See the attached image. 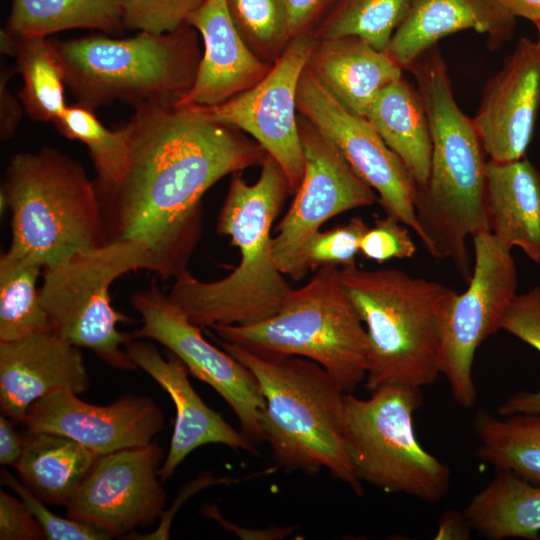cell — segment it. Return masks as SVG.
<instances>
[{
	"label": "cell",
	"mask_w": 540,
	"mask_h": 540,
	"mask_svg": "<svg viewBox=\"0 0 540 540\" xmlns=\"http://www.w3.org/2000/svg\"><path fill=\"white\" fill-rule=\"evenodd\" d=\"M124 129L126 167L117 182L96 187L108 242L144 245L159 277L175 278L199 238L205 192L228 174L261 165L267 153L239 129L175 104L135 108Z\"/></svg>",
	"instance_id": "1"
},
{
	"label": "cell",
	"mask_w": 540,
	"mask_h": 540,
	"mask_svg": "<svg viewBox=\"0 0 540 540\" xmlns=\"http://www.w3.org/2000/svg\"><path fill=\"white\" fill-rule=\"evenodd\" d=\"M431 129L426 185L417 190L420 240L429 254L448 260L465 282L472 268L467 238L490 232L486 209L487 155L474 124L458 106L438 46L410 67Z\"/></svg>",
	"instance_id": "2"
},
{
	"label": "cell",
	"mask_w": 540,
	"mask_h": 540,
	"mask_svg": "<svg viewBox=\"0 0 540 540\" xmlns=\"http://www.w3.org/2000/svg\"><path fill=\"white\" fill-rule=\"evenodd\" d=\"M291 194L279 164L268 154L258 180L250 185L234 173L217 221L241 254L226 277L204 282L187 269L174 278L169 299L202 328L249 325L275 315L293 290L275 264L271 228Z\"/></svg>",
	"instance_id": "3"
},
{
	"label": "cell",
	"mask_w": 540,
	"mask_h": 540,
	"mask_svg": "<svg viewBox=\"0 0 540 540\" xmlns=\"http://www.w3.org/2000/svg\"><path fill=\"white\" fill-rule=\"evenodd\" d=\"M212 336L256 378L265 400L259 421L277 465L309 475L326 469L361 496L344 443L346 393L331 375L307 358L255 351Z\"/></svg>",
	"instance_id": "4"
},
{
	"label": "cell",
	"mask_w": 540,
	"mask_h": 540,
	"mask_svg": "<svg viewBox=\"0 0 540 540\" xmlns=\"http://www.w3.org/2000/svg\"><path fill=\"white\" fill-rule=\"evenodd\" d=\"M0 198L11 212V256L45 269L108 243L95 182L55 148L14 155Z\"/></svg>",
	"instance_id": "5"
},
{
	"label": "cell",
	"mask_w": 540,
	"mask_h": 540,
	"mask_svg": "<svg viewBox=\"0 0 540 540\" xmlns=\"http://www.w3.org/2000/svg\"><path fill=\"white\" fill-rule=\"evenodd\" d=\"M341 282L368 336L366 389L435 382L440 319L457 292L397 268L367 270L356 264L341 268Z\"/></svg>",
	"instance_id": "6"
},
{
	"label": "cell",
	"mask_w": 540,
	"mask_h": 540,
	"mask_svg": "<svg viewBox=\"0 0 540 540\" xmlns=\"http://www.w3.org/2000/svg\"><path fill=\"white\" fill-rule=\"evenodd\" d=\"M199 33L185 25L165 34L125 39L89 36L54 40L65 85L91 110L114 101L138 108L176 104L192 87L202 52Z\"/></svg>",
	"instance_id": "7"
},
{
	"label": "cell",
	"mask_w": 540,
	"mask_h": 540,
	"mask_svg": "<svg viewBox=\"0 0 540 540\" xmlns=\"http://www.w3.org/2000/svg\"><path fill=\"white\" fill-rule=\"evenodd\" d=\"M209 329L216 338L251 350L312 360L345 393H353L367 374L366 328L343 288L341 267L336 265L318 268L304 286L293 288L272 317Z\"/></svg>",
	"instance_id": "8"
},
{
	"label": "cell",
	"mask_w": 540,
	"mask_h": 540,
	"mask_svg": "<svg viewBox=\"0 0 540 540\" xmlns=\"http://www.w3.org/2000/svg\"><path fill=\"white\" fill-rule=\"evenodd\" d=\"M420 387L383 385L368 399L345 394L343 435L357 479L384 492L437 502L450 487L449 467L426 451L413 427Z\"/></svg>",
	"instance_id": "9"
},
{
	"label": "cell",
	"mask_w": 540,
	"mask_h": 540,
	"mask_svg": "<svg viewBox=\"0 0 540 540\" xmlns=\"http://www.w3.org/2000/svg\"><path fill=\"white\" fill-rule=\"evenodd\" d=\"M142 269L159 276L153 254L130 240L111 241L45 268L40 300L52 331L77 347L93 350L113 368L136 370L125 350L133 337L117 327L131 319L112 306L109 290L122 275Z\"/></svg>",
	"instance_id": "10"
},
{
	"label": "cell",
	"mask_w": 540,
	"mask_h": 540,
	"mask_svg": "<svg viewBox=\"0 0 540 540\" xmlns=\"http://www.w3.org/2000/svg\"><path fill=\"white\" fill-rule=\"evenodd\" d=\"M472 238L474 262L468 287L453 296L440 319L439 371L447 379L454 401L463 408L472 407L477 399L472 375L476 350L501 329L518 295L511 251L490 232Z\"/></svg>",
	"instance_id": "11"
},
{
	"label": "cell",
	"mask_w": 540,
	"mask_h": 540,
	"mask_svg": "<svg viewBox=\"0 0 540 540\" xmlns=\"http://www.w3.org/2000/svg\"><path fill=\"white\" fill-rule=\"evenodd\" d=\"M304 173L294 200L276 227L272 253L278 269L293 281L307 273L306 248L320 227L343 212L373 205L376 192L337 148L298 114Z\"/></svg>",
	"instance_id": "12"
},
{
	"label": "cell",
	"mask_w": 540,
	"mask_h": 540,
	"mask_svg": "<svg viewBox=\"0 0 540 540\" xmlns=\"http://www.w3.org/2000/svg\"><path fill=\"white\" fill-rule=\"evenodd\" d=\"M297 111L340 152L377 194L386 215L420 238L415 212L417 186L401 159L366 118L342 105L305 66L297 87Z\"/></svg>",
	"instance_id": "13"
},
{
	"label": "cell",
	"mask_w": 540,
	"mask_h": 540,
	"mask_svg": "<svg viewBox=\"0 0 540 540\" xmlns=\"http://www.w3.org/2000/svg\"><path fill=\"white\" fill-rule=\"evenodd\" d=\"M142 327L131 333L165 346L199 380L212 387L230 406L240 431L255 445L265 441L259 421L265 400L252 372L222 348L207 341L201 328L152 283L131 295Z\"/></svg>",
	"instance_id": "14"
},
{
	"label": "cell",
	"mask_w": 540,
	"mask_h": 540,
	"mask_svg": "<svg viewBox=\"0 0 540 540\" xmlns=\"http://www.w3.org/2000/svg\"><path fill=\"white\" fill-rule=\"evenodd\" d=\"M314 44L312 36L292 39L258 84L224 103L183 106L251 136L279 164L291 194L297 191L304 173L297 87Z\"/></svg>",
	"instance_id": "15"
},
{
	"label": "cell",
	"mask_w": 540,
	"mask_h": 540,
	"mask_svg": "<svg viewBox=\"0 0 540 540\" xmlns=\"http://www.w3.org/2000/svg\"><path fill=\"white\" fill-rule=\"evenodd\" d=\"M163 449L158 441L100 455L70 502L67 517L90 524L110 538H125L162 516L166 493L160 484Z\"/></svg>",
	"instance_id": "16"
},
{
	"label": "cell",
	"mask_w": 540,
	"mask_h": 540,
	"mask_svg": "<svg viewBox=\"0 0 540 540\" xmlns=\"http://www.w3.org/2000/svg\"><path fill=\"white\" fill-rule=\"evenodd\" d=\"M23 424L27 432L62 435L100 456L150 444L165 417L148 396L127 393L109 405H94L70 389H56L29 407Z\"/></svg>",
	"instance_id": "17"
},
{
	"label": "cell",
	"mask_w": 540,
	"mask_h": 540,
	"mask_svg": "<svg viewBox=\"0 0 540 540\" xmlns=\"http://www.w3.org/2000/svg\"><path fill=\"white\" fill-rule=\"evenodd\" d=\"M540 108V50L521 38L502 68L486 83L473 118L489 160L525 157Z\"/></svg>",
	"instance_id": "18"
},
{
	"label": "cell",
	"mask_w": 540,
	"mask_h": 540,
	"mask_svg": "<svg viewBox=\"0 0 540 540\" xmlns=\"http://www.w3.org/2000/svg\"><path fill=\"white\" fill-rule=\"evenodd\" d=\"M125 350L136 366L167 392L175 405L174 430L159 469L161 482L167 481L192 451L205 444H222L257 453L255 444L202 400L189 381L186 365L175 354L168 351L163 357L151 340L135 338L125 345Z\"/></svg>",
	"instance_id": "19"
},
{
	"label": "cell",
	"mask_w": 540,
	"mask_h": 540,
	"mask_svg": "<svg viewBox=\"0 0 540 540\" xmlns=\"http://www.w3.org/2000/svg\"><path fill=\"white\" fill-rule=\"evenodd\" d=\"M89 386L78 347L54 332L0 342V407L13 422L23 424L29 407L53 390L80 394Z\"/></svg>",
	"instance_id": "20"
},
{
	"label": "cell",
	"mask_w": 540,
	"mask_h": 540,
	"mask_svg": "<svg viewBox=\"0 0 540 540\" xmlns=\"http://www.w3.org/2000/svg\"><path fill=\"white\" fill-rule=\"evenodd\" d=\"M187 25L202 38L204 50L194 83L175 105L214 106L251 89L271 70L247 46L229 15L225 0H204Z\"/></svg>",
	"instance_id": "21"
},
{
	"label": "cell",
	"mask_w": 540,
	"mask_h": 540,
	"mask_svg": "<svg viewBox=\"0 0 540 540\" xmlns=\"http://www.w3.org/2000/svg\"><path fill=\"white\" fill-rule=\"evenodd\" d=\"M516 17L498 0H412L410 8L385 50L409 70L444 37L463 30L485 34L496 50L513 37Z\"/></svg>",
	"instance_id": "22"
},
{
	"label": "cell",
	"mask_w": 540,
	"mask_h": 540,
	"mask_svg": "<svg viewBox=\"0 0 540 540\" xmlns=\"http://www.w3.org/2000/svg\"><path fill=\"white\" fill-rule=\"evenodd\" d=\"M307 67L342 105L362 116L404 71L386 51L354 35L315 40Z\"/></svg>",
	"instance_id": "23"
},
{
	"label": "cell",
	"mask_w": 540,
	"mask_h": 540,
	"mask_svg": "<svg viewBox=\"0 0 540 540\" xmlns=\"http://www.w3.org/2000/svg\"><path fill=\"white\" fill-rule=\"evenodd\" d=\"M486 209L497 242L510 251L522 249L540 265V172L529 159H488Z\"/></svg>",
	"instance_id": "24"
},
{
	"label": "cell",
	"mask_w": 540,
	"mask_h": 540,
	"mask_svg": "<svg viewBox=\"0 0 540 540\" xmlns=\"http://www.w3.org/2000/svg\"><path fill=\"white\" fill-rule=\"evenodd\" d=\"M365 116L404 163L417 190L424 187L431 167L432 137L417 86L400 77L377 94Z\"/></svg>",
	"instance_id": "25"
},
{
	"label": "cell",
	"mask_w": 540,
	"mask_h": 540,
	"mask_svg": "<svg viewBox=\"0 0 540 540\" xmlns=\"http://www.w3.org/2000/svg\"><path fill=\"white\" fill-rule=\"evenodd\" d=\"M24 439L14 466L22 483L45 503L66 506L99 455L58 434L27 432Z\"/></svg>",
	"instance_id": "26"
},
{
	"label": "cell",
	"mask_w": 540,
	"mask_h": 540,
	"mask_svg": "<svg viewBox=\"0 0 540 540\" xmlns=\"http://www.w3.org/2000/svg\"><path fill=\"white\" fill-rule=\"evenodd\" d=\"M464 515L472 530L487 539H539L540 485L512 471L497 469L494 478L475 494Z\"/></svg>",
	"instance_id": "27"
},
{
	"label": "cell",
	"mask_w": 540,
	"mask_h": 540,
	"mask_svg": "<svg viewBox=\"0 0 540 540\" xmlns=\"http://www.w3.org/2000/svg\"><path fill=\"white\" fill-rule=\"evenodd\" d=\"M78 28L120 32L124 25L118 0H12L5 29L23 39Z\"/></svg>",
	"instance_id": "28"
},
{
	"label": "cell",
	"mask_w": 540,
	"mask_h": 540,
	"mask_svg": "<svg viewBox=\"0 0 540 540\" xmlns=\"http://www.w3.org/2000/svg\"><path fill=\"white\" fill-rule=\"evenodd\" d=\"M498 418L479 410L473 420L479 439L477 456L496 469L509 470L540 485V414Z\"/></svg>",
	"instance_id": "29"
},
{
	"label": "cell",
	"mask_w": 540,
	"mask_h": 540,
	"mask_svg": "<svg viewBox=\"0 0 540 540\" xmlns=\"http://www.w3.org/2000/svg\"><path fill=\"white\" fill-rule=\"evenodd\" d=\"M15 70L23 78L18 96L33 120L55 123L66 108L64 68L52 40L19 39Z\"/></svg>",
	"instance_id": "30"
},
{
	"label": "cell",
	"mask_w": 540,
	"mask_h": 540,
	"mask_svg": "<svg viewBox=\"0 0 540 540\" xmlns=\"http://www.w3.org/2000/svg\"><path fill=\"white\" fill-rule=\"evenodd\" d=\"M41 266L5 253L0 259V342L53 332L40 300Z\"/></svg>",
	"instance_id": "31"
},
{
	"label": "cell",
	"mask_w": 540,
	"mask_h": 540,
	"mask_svg": "<svg viewBox=\"0 0 540 540\" xmlns=\"http://www.w3.org/2000/svg\"><path fill=\"white\" fill-rule=\"evenodd\" d=\"M412 0H338L316 27L315 40L359 36L385 51L404 20Z\"/></svg>",
	"instance_id": "32"
},
{
	"label": "cell",
	"mask_w": 540,
	"mask_h": 540,
	"mask_svg": "<svg viewBox=\"0 0 540 540\" xmlns=\"http://www.w3.org/2000/svg\"><path fill=\"white\" fill-rule=\"evenodd\" d=\"M65 137L85 144L97 172L94 181L97 188L117 182L127 164L128 140L122 127L107 129L95 116L94 111L79 104L66 106L54 123Z\"/></svg>",
	"instance_id": "33"
},
{
	"label": "cell",
	"mask_w": 540,
	"mask_h": 540,
	"mask_svg": "<svg viewBox=\"0 0 540 540\" xmlns=\"http://www.w3.org/2000/svg\"><path fill=\"white\" fill-rule=\"evenodd\" d=\"M229 15L247 46L273 64L292 40L285 0H225Z\"/></svg>",
	"instance_id": "34"
},
{
	"label": "cell",
	"mask_w": 540,
	"mask_h": 540,
	"mask_svg": "<svg viewBox=\"0 0 540 540\" xmlns=\"http://www.w3.org/2000/svg\"><path fill=\"white\" fill-rule=\"evenodd\" d=\"M501 329L540 352V286L516 296L501 322ZM497 413L500 417L540 414V391L511 396L498 407Z\"/></svg>",
	"instance_id": "35"
},
{
	"label": "cell",
	"mask_w": 540,
	"mask_h": 540,
	"mask_svg": "<svg viewBox=\"0 0 540 540\" xmlns=\"http://www.w3.org/2000/svg\"><path fill=\"white\" fill-rule=\"evenodd\" d=\"M124 27L165 34L187 25L204 0H118Z\"/></svg>",
	"instance_id": "36"
},
{
	"label": "cell",
	"mask_w": 540,
	"mask_h": 540,
	"mask_svg": "<svg viewBox=\"0 0 540 540\" xmlns=\"http://www.w3.org/2000/svg\"><path fill=\"white\" fill-rule=\"evenodd\" d=\"M370 226L358 216L346 224L327 231H318L306 248L308 269L316 271L327 265L346 267L356 264L360 241Z\"/></svg>",
	"instance_id": "37"
},
{
	"label": "cell",
	"mask_w": 540,
	"mask_h": 540,
	"mask_svg": "<svg viewBox=\"0 0 540 540\" xmlns=\"http://www.w3.org/2000/svg\"><path fill=\"white\" fill-rule=\"evenodd\" d=\"M2 483L11 488L25 503L31 514L49 540H107L110 536L100 529L66 517L54 514L38 496L27 486L19 482L6 470L1 473Z\"/></svg>",
	"instance_id": "38"
},
{
	"label": "cell",
	"mask_w": 540,
	"mask_h": 540,
	"mask_svg": "<svg viewBox=\"0 0 540 540\" xmlns=\"http://www.w3.org/2000/svg\"><path fill=\"white\" fill-rule=\"evenodd\" d=\"M416 250L409 228L388 215L375 221L363 235L359 246L362 256L378 263L393 258H411Z\"/></svg>",
	"instance_id": "39"
},
{
	"label": "cell",
	"mask_w": 540,
	"mask_h": 540,
	"mask_svg": "<svg viewBox=\"0 0 540 540\" xmlns=\"http://www.w3.org/2000/svg\"><path fill=\"white\" fill-rule=\"evenodd\" d=\"M45 538L43 529L25 503L9 493L0 491V539L39 540Z\"/></svg>",
	"instance_id": "40"
},
{
	"label": "cell",
	"mask_w": 540,
	"mask_h": 540,
	"mask_svg": "<svg viewBox=\"0 0 540 540\" xmlns=\"http://www.w3.org/2000/svg\"><path fill=\"white\" fill-rule=\"evenodd\" d=\"M292 39L311 36L338 0H285Z\"/></svg>",
	"instance_id": "41"
},
{
	"label": "cell",
	"mask_w": 540,
	"mask_h": 540,
	"mask_svg": "<svg viewBox=\"0 0 540 540\" xmlns=\"http://www.w3.org/2000/svg\"><path fill=\"white\" fill-rule=\"evenodd\" d=\"M12 71L2 68L0 76V137L6 141L13 136L22 117L21 101L17 100L8 88Z\"/></svg>",
	"instance_id": "42"
},
{
	"label": "cell",
	"mask_w": 540,
	"mask_h": 540,
	"mask_svg": "<svg viewBox=\"0 0 540 540\" xmlns=\"http://www.w3.org/2000/svg\"><path fill=\"white\" fill-rule=\"evenodd\" d=\"M13 421L0 416V464L12 465L18 462L24 450L25 439L14 428Z\"/></svg>",
	"instance_id": "43"
},
{
	"label": "cell",
	"mask_w": 540,
	"mask_h": 540,
	"mask_svg": "<svg viewBox=\"0 0 540 540\" xmlns=\"http://www.w3.org/2000/svg\"><path fill=\"white\" fill-rule=\"evenodd\" d=\"M471 530L464 513L448 510L438 522L434 539H470Z\"/></svg>",
	"instance_id": "44"
},
{
	"label": "cell",
	"mask_w": 540,
	"mask_h": 540,
	"mask_svg": "<svg viewBox=\"0 0 540 540\" xmlns=\"http://www.w3.org/2000/svg\"><path fill=\"white\" fill-rule=\"evenodd\" d=\"M513 16L540 20V0H498Z\"/></svg>",
	"instance_id": "45"
},
{
	"label": "cell",
	"mask_w": 540,
	"mask_h": 540,
	"mask_svg": "<svg viewBox=\"0 0 540 540\" xmlns=\"http://www.w3.org/2000/svg\"><path fill=\"white\" fill-rule=\"evenodd\" d=\"M19 47V38L9 33L6 29L0 32L1 53L9 56H16Z\"/></svg>",
	"instance_id": "46"
},
{
	"label": "cell",
	"mask_w": 540,
	"mask_h": 540,
	"mask_svg": "<svg viewBox=\"0 0 540 540\" xmlns=\"http://www.w3.org/2000/svg\"><path fill=\"white\" fill-rule=\"evenodd\" d=\"M534 25L536 26L537 32H538V41L536 43H537L538 48L540 50V20L534 22Z\"/></svg>",
	"instance_id": "47"
}]
</instances>
